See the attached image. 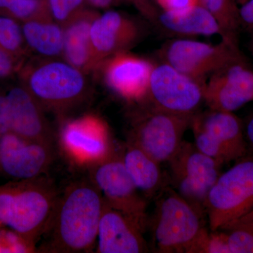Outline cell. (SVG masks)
Wrapping results in <instances>:
<instances>
[{
	"mask_svg": "<svg viewBox=\"0 0 253 253\" xmlns=\"http://www.w3.org/2000/svg\"><path fill=\"white\" fill-rule=\"evenodd\" d=\"M104 204L102 194L90 179L70 184L59 195L43 252H91L97 240Z\"/></svg>",
	"mask_w": 253,
	"mask_h": 253,
	"instance_id": "obj_1",
	"label": "cell"
},
{
	"mask_svg": "<svg viewBox=\"0 0 253 253\" xmlns=\"http://www.w3.org/2000/svg\"><path fill=\"white\" fill-rule=\"evenodd\" d=\"M59 197L47 176L26 179L21 187L0 192V222L34 246L47 230Z\"/></svg>",
	"mask_w": 253,
	"mask_h": 253,
	"instance_id": "obj_2",
	"label": "cell"
},
{
	"mask_svg": "<svg viewBox=\"0 0 253 253\" xmlns=\"http://www.w3.org/2000/svg\"><path fill=\"white\" fill-rule=\"evenodd\" d=\"M26 89L44 111L61 116L84 102L89 85L84 72L68 62L45 60L25 74Z\"/></svg>",
	"mask_w": 253,
	"mask_h": 253,
	"instance_id": "obj_3",
	"label": "cell"
},
{
	"mask_svg": "<svg viewBox=\"0 0 253 253\" xmlns=\"http://www.w3.org/2000/svg\"><path fill=\"white\" fill-rule=\"evenodd\" d=\"M204 217L175 191H166L156 204L152 220L158 252L191 253L206 230Z\"/></svg>",
	"mask_w": 253,
	"mask_h": 253,
	"instance_id": "obj_4",
	"label": "cell"
},
{
	"mask_svg": "<svg viewBox=\"0 0 253 253\" xmlns=\"http://www.w3.org/2000/svg\"><path fill=\"white\" fill-rule=\"evenodd\" d=\"M253 212V160L240 161L220 174L206 204L210 229L224 230Z\"/></svg>",
	"mask_w": 253,
	"mask_h": 253,
	"instance_id": "obj_5",
	"label": "cell"
},
{
	"mask_svg": "<svg viewBox=\"0 0 253 253\" xmlns=\"http://www.w3.org/2000/svg\"><path fill=\"white\" fill-rule=\"evenodd\" d=\"M190 126L196 147L220 165L241 159L247 152L244 126L234 113L211 109L196 113Z\"/></svg>",
	"mask_w": 253,
	"mask_h": 253,
	"instance_id": "obj_6",
	"label": "cell"
},
{
	"mask_svg": "<svg viewBox=\"0 0 253 253\" xmlns=\"http://www.w3.org/2000/svg\"><path fill=\"white\" fill-rule=\"evenodd\" d=\"M168 163L176 192L204 216L208 194L220 175L221 165L185 141Z\"/></svg>",
	"mask_w": 253,
	"mask_h": 253,
	"instance_id": "obj_7",
	"label": "cell"
},
{
	"mask_svg": "<svg viewBox=\"0 0 253 253\" xmlns=\"http://www.w3.org/2000/svg\"><path fill=\"white\" fill-rule=\"evenodd\" d=\"M205 83L166 62L154 65L145 99L158 111L193 117L204 102Z\"/></svg>",
	"mask_w": 253,
	"mask_h": 253,
	"instance_id": "obj_8",
	"label": "cell"
},
{
	"mask_svg": "<svg viewBox=\"0 0 253 253\" xmlns=\"http://www.w3.org/2000/svg\"><path fill=\"white\" fill-rule=\"evenodd\" d=\"M164 62L201 83L243 56L237 43L222 39L217 44L192 40H175L165 46Z\"/></svg>",
	"mask_w": 253,
	"mask_h": 253,
	"instance_id": "obj_9",
	"label": "cell"
},
{
	"mask_svg": "<svg viewBox=\"0 0 253 253\" xmlns=\"http://www.w3.org/2000/svg\"><path fill=\"white\" fill-rule=\"evenodd\" d=\"M192 118L150 107L133 124L129 143L160 164L168 163L180 147Z\"/></svg>",
	"mask_w": 253,
	"mask_h": 253,
	"instance_id": "obj_10",
	"label": "cell"
},
{
	"mask_svg": "<svg viewBox=\"0 0 253 253\" xmlns=\"http://www.w3.org/2000/svg\"><path fill=\"white\" fill-rule=\"evenodd\" d=\"M90 179L106 204L134 221L144 231L147 222L146 202L126 172L122 158L112 154L91 165Z\"/></svg>",
	"mask_w": 253,
	"mask_h": 253,
	"instance_id": "obj_11",
	"label": "cell"
},
{
	"mask_svg": "<svg viewBox=\"0 0 253 253\" xmlns=\"http://www.w3.org/2000/svg\"><path fill=\"white\" fill-rule=\"evenodd\" d=\"M204 86L210 109L232 112L253 101V70L244 56L211 75Z\"/></svg>",
	"mask_w": 253,
	"mask_h": 253,
	"instance_id": "obj_12",
	"label": "cell"
},
{
	"mask_svg": "<svg viewBox=\"0 0 253 253\" xmlns=\"http://www.w3.org/2000/svg\"><path fill=\"white\" fill-rule=\"evenodd\" d=\"M54 146L5 133L0 137V166L9 176L23 180L44 175L54 161Z\"/></svg>",
	"mask_w": 253,
	"mask_h": 253,
	"instance_id": "obj_13",
	"label": "cell"
},
{
	"mask_svg": "<svg viewBox=\"0 0 253 253\" xmlns=\"http://www.w3.org/2000/svg\"><path fill=\"white\" fill-rule=\"evenodd\" d=\"M61 141L73 159L89 166L112 155L107 126L94 116L66 123L61 131Z\"/></svg>",
	"mask_w": 253,
	"mask_h": 253,
	"instance_id": "obj_14",
	"label": "cell"
},
{
	"mask_svg": "<svg viewBox=\"0 0 253 253\" xmlns=\"http://www.w3.org/2000/svg\"><path fill=\"white\" fill-rule=\"evenodd\" d=\"M104 77L111 89L131 101L145 99L154 65L126 51L105 61Z\"/></svg>",
	"mask_w": 253,
	"mask_h": 253,
	"instance_id": "obj_15",
	"label": "cell"
},
{
	"mask_svg": "<svg viewBox=\"0 0 253 253\" xmlns=\"http://www.w3.org/2000/svg\"><path fill=\"white\" fill-rule=\"evenodd\" d=\"M144 230L104 201L98 229L96 253H140L148 251Z\"/></svg>",
	"mask_w": 253,
	"mask_h": 253,
	"instance_id": "obj_16",
	"label": "cell"
},
{
	"mask_svg": "<svg viewBox=\"0 0 253 253\" xmlns=\"http://www.w3.org/2000/svg\"><path fill=\"white\" fill-rule=\"evenodd\" d=\"M140 36L137 25L117 11L96 16L91 25L90 39L98 63L126 51Z\"/></svg>",
	"mask_w": 253,
	"mask_h": 253,
	"instance_id": "obj_17",
	"label": "cell"
},
{
	"mask_svg": "<svg viewBox=\"0 0 253 253\" xmlns=\"http://www.w3.org/2000/svg\"><path fill=\"white\" fill-rule=\"evenodd\" d=\"M11 131L31 140L54 145V134L44 110L26 87H15L7 96Z\"/></svg>",
	"mask_w": 253,
	"mask_h": 253,
	"instance_id": "obj_18",
	"label": "cell"
},
{
	"mask_svg": "<svg viewBox=\"0 0 253 253\" xmlns=\"http://www.w3.org/2000/svg\"><path fill=\"white\" fill-rule=\"evenodd\" d=\"M96 16L91 11H80L63 25V54L66 62L84 73L99 64L90 39L91 25Z\"/></svg>",
	"mask_w": 253,
	"mask_h": 253,
	"instance_id": "obj_19",
	"label": "cell"
},
{
	"mask_svg": "<svg viewBox=\"0 0 253 253\" xmlns=\"http://www.w3.org/2000/svg\"><path fill=\"white\" fill-rule=\"evenodd\" d=\"M157 24L175 36H224L217 20L201 4L180 12L163 11L158 16Z\"/></svg>",
	"mask_w": 253,
	"mask_h": 253,
	"instance_id": "obj_20",
	"label": "cell"
},
{
	"mask_svg": "<svg viewBox=\"0 0 253 253\" xmlns=\"http://www.w3.org/2000/svg\"><path fill=\"white\" fill-rule=\"evenodd\" d=\"M121 158L126 172L139 191L146 196H153L161 191L163 177L160 163L131 143L126 146Z\"/></svg>",
	"mask_w": 253,
	"mask_h": 253,
	"instance_id": "obj_21",
	"label": "cell"
},
{
	"mask_svg": "<svg viewBox=\"0 0 253 253\" xmlns=\"http://www.w3.org/2000/svg\"><path fill=\"white\" fill-rule=\"evenodd\" d=\"M22 32L28 45L38 54L46 57H54L63 54V28L51 19L25 21Z\"/></svg>",
	"mask_w": 253,
	"mask_h": 253,
	"instance_id": "obj_22",
	"label": "cell"
},
{
	"mask_svg": "<svg viewBox=\"0 0 253 253\" xmlns=\"http://www.w3.org/2000/svg\"><path fill=\"white\" fill-rule=\"evenodd\" d=\"M201 4L217 20L224 35L222 39L238 43L239 15L229 0H201Z\"/></svg>",
	"mask_w": 253,
	"mask_h": 253,
	"instance_id": "obj_23",
	"label": "cell"
},
{
	"mask_svg": "<svg viewBox=\"0 0 253 253\" xmlns=\"http://www.w3.org/2000/svg\"><path fill=\"white\" fill-rule=\"evenodd\" d=\"M0 9L25 21L51 19L46 0H0Z\"/></svg>",
	"mask_w": 253,
	"mask_h": 253,
	"instance_id": "obj_24",
	"label": "cell"
},
{
	"mask_svg": "<svg viewBox=\"0 0 253 253\" xmlns=\"http://www.w3.org/2000/svg\"><path fill=\"white\" fill-rule=\"evenodd\" d=\"M24 40L22 30L14 20L0 17V49L10 56H15L22 51Z\"/></svg>",
	"mask_w": 253,
	"mask_h": 253,
	"instance_id": "obj_25",
	"label": "cell"
},
{
	"mask_svg": "<svg viewBox=\"0 0 253 253\" xmlns=\"http://www.w3.org/2000/svg\"><path fill=\"white\" fill-rule=\"evenodd\" d=\"M231 253L228 244L227 234L219 231L208 233L205 230L195 244L192 253Z\"/></svg>",
	"mask_w": 253,
	"mask_h": 253,
	"instance_id": "obj_26",
	"label": "cell"
},
{
	"mask_svg": "<svg viewBox=\"0 0 253 253\" xmlns=\"http://www.w3.org/2000/svg\"><path fill=\"white\" fill-rule=\"evenodd\" d=\"M84 0H46L51 17L61 24H66L79 12Z\"/></svg>",
	"mask_w": 253,
	"mask_h": 253,
	"instance_id": "obj_27",
	"label": "cell"
},
{
	"mask_svg": "<svg viewBox=\"0 0 253 253\" xmlns=\"http://www.w3.org/2000/svg\"><path fill=\"white\" fill-rule=\"evenodd\" d=\"M240 27L253 35V0H244L238 9Z\"/></svg>",
	"mask_w": 253,
	"mask_h": 253,
	"instance_id": "obj_28",
	"label": "cell"
},
{
	"mask_svg": "<svg viewBox=\"0 0 253 253\" xmlns=\"http://www.w3.org/2000/svg\"><path fill=\"white\" fill-rule=\"evenodd\" d=\"M163 11L180 12L194 7L198 4V0H158Z\"/></svg>",
	"mask_w": 253,
	"mask_h": 253,
	"instance_id": "obj_29",
	"label": "cell"
},
{
	"mask_svg": "<svg viewBox=\"0 0 253 253\" xmlns=\"http://www.w3.org/2000/svg\"><path fill=\"white\" fill-rule=\"evenodd\" d=\"M11 131L9 104L6 96H0V134Z\"/></svg>",
	"mask_w": 253,
	"mask_h": 253,
	"instance_id": "obj_30",
	"label": "cell"
},
{
	"mask_svg": "<svg viewBox=\"0 0 253 253\" xmlns=\"http://www.w3.org/2000/svg\"><path fill=\"white\" fill-rule=\"evenodd\" d=\"M14 66L11 56L0 49V78L9 76Z\"/></svg>",
	"mask_w": 253,
	"mask_h": 253,
	"instance_id": "obj_31",
	"label": "cell"
},
{
	"mask_svg": "<svg viewBox=\"0 0 253 253\" xmlns=\"http://www.w3.org/2000/svg\"><path fill=\"white\" fill-rule=\"evenodd\" d=\"M246 136L251 144L253 146V115L248 120L245 128Z\"/></svg>",
	"mask_w": 253,
	"mask_h": 253,
	"instance_id": "obj_32",
	"label": "cell"
},
{
	"mask_svg": "<svg viewBox=\"0 0 253 253\" xmlns=\"http://www.w3.org/2000/svg\"><path fill=\"white\" fill-rule=\"evenodd\" d=\"M93 6L99 8H106L111 6L114 0H88Z\"/></svg>",
	"mask_w": 253,
	"mask_h": 253,
	"instance_id": "obj_33",
	"label": "cell"
},
{
	"mask_svg": "<svg viewBox=\"0 0 253 253\" xmlns=\"http://www.w3.org/2000/svg\"><path fill=\"white\" fill-rule=\"evenodd\" d=\"M6 239V231H0V253H10L9 250L6 248L3 241Z\"/></svg>",
	"mask_w": 253,
	"mask_h": 253,
	"instance_id": "obj_34",
	"label": "cell"
},
{
	"mask_svg": "<svg viewBox=\"0 0 253 253\" xmlns=\"http://www.w3.org/2000/svg\"><path fill=\"white\" fill-rule=\"evenodd\" d=\"M252 36H253L252 41H251V51H252V53L253 54V35H252Z\"/></svg>",
	"mask_w": 253,
	"mask_h": 253,
	"instance_id": "obj_35",
	"label": "cell"
}]
</instances>
